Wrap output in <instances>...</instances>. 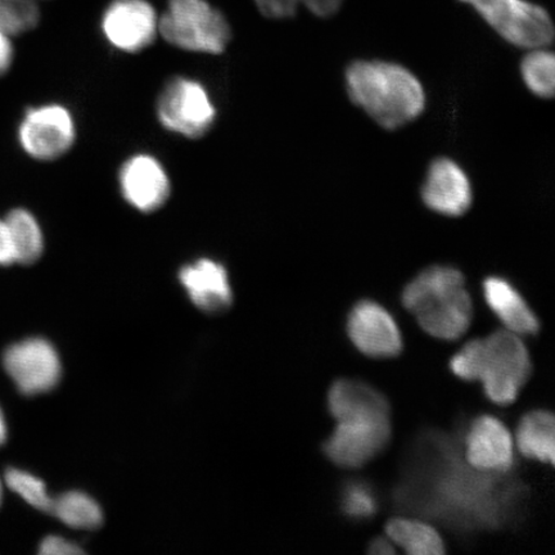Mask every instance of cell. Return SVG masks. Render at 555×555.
<instances>
[{
    "instance_id": "cell-1",
    "label": "cell",
    "mask_w": 555,
    "mask_h": 555,
    "mask_svg": "<svg viewBox=\"0 0 555 555\" xmlns=\"http://www.w3.org/2000/svg\"><path fill=\"white\" fill-rule=\"evenodd\" d=\"M350 101L386 130H398L425 113L427 96L411 69L382 60H358L345 72Z\"/></svg>"
},
{
    "instance_id": "cell-2",
    "label": "cell",
    "mask_w": 555,
    "mask_h": 555,
    "mask_svg": "<svg viewBox=\"0 0 555 555\" xmlns=\"http://www.w3.org/2000/svg\"><path fill=\"white\" fill-rule=\"evenodd\" d=\"M450 370L464 380H480L490 401L509 405L529 380L532 365L516 333L503 330L464 345L451 358Z\"/></svg>"
},
{
    "instance_id": "cell-3",
    "label": "cell",
    "mask_w": 555,
    "mask_h": 555,
    "mask_svg": "<svg viewBox=\"0 0 555 555\" xmlns=\"http://www.w3.org/2000/svg\"><path fill=\"white\" fill-rule=\"evenodd\" d=\"M401 304L415 315L423 331L448 341L461 338L474 319L466 278L450 266L422 270L402 291Z\"/></svg>"
},
{
    "instance_id": "cell-4",
    "label": "cell",
    "mask_w": 555,
    "mask_h": 555,
    "mask_svg": "<svg viewBox=\"0 0 555 555\" xmlns=\"http://www.w3.org/2000/svg\"><path fill=\"white\" fill-rule=\"evenodd\" d=\"M158 34L179 50L205 54L223 53L232 38L228 20L207 0H169Z\"/></svg>"
},
{
    "instance_id": "cell-5",
    "label": "cell",
    "mask_w": 555,
    "mask_h": 555,
    "mask_svg": "<svg viewBox=\"0 0 555 555\" xmlns=\"http://www.w3.org/2000/svg\"><path fill=\"white\" fill-rule=\"evenodd\" d=\"M469 4L492 30L509 44L532 50L554 39L553 20L544 7L530 0H461Z\"/></svg>"
},
{
    "instance_id": "cell-6",
    "label": "cell",
    "mask_w": 555,
    "mask_h": 555,
    "mask_svg": "<svg viewBox=\"0 0 555 555\" xmlns=\"http://www.w3.org/2000/svg\"><path fill=\"white\" fill-rule=\"evenodd\" d=\"M217 115L207 89L194 79L173 78L158 96V121L173 134L204 137L214 127Z\"/></svg>"
},
{
    "instance_id": "cell-7",
    "label": "cell",
    "mask_w": 555,
    "mask_h": 555,
    "mask_svg": "<svg viewBox=\"0 0 555 555\" xmlns=\"http://www.w3.org/2000/svg\"><path fill=\"white\" fill-rule=\"evenodd\" d=\"M75 137L74 117L61 104L30 108L18 127L21 147L39 162H53L66 155Z\"/></svg>"
},
{
    "instance_id": "cell-8",
    "label": "cell",
    "mask_w": 555,
    "mask_h": 555,
    "mask_svg": "<svg viewBox=\"0 0 555 555\" xmlns=\"http://www.w3.org/2000/svg\"><path fill=\"white\" fill-rule=\"evenodd\" d=\"M390 439V418L338 421L323 451L338 467L360 468L384 451Z\"/></svg>"
},
{
    "instance_id": "cell-9",
    "label": "cell",
    "mask_w": 555,
    "mask_h": 555,
    "mask_svg": "<svg viewBox=\"0 0 555 555\" xmlns=\"http://www.w3.org/2000/svg\"><path fill=\"white\" fill-rule=\"evenodd\" d=\"M3 365L21 393L51 391L61 378L57 351L44 338H29L12 345L3 353Z\"/></svg>"
},
{
    "instance_id": "cell-10",
    "label": "cell",
    "mask_w": 555,
    "mask_h": 555,
    "mask_svg": "<svg viewBox=\"0 0 555 555\" xmlns=\"http://www.w3.org/2000/svg\"><path fill=\"white\" fill-rule=\"evenodd\" d=\"M102 31L116 50L142 52L158 34L156 10L147 0H114L103 13Z\"/></svg>"
},
{
    "instance_id": "cell-11",
    "label": "cell",
    "mask_w": 555,
    "mask_h": 555,
    "mask_svg": "<svg viewBox=\"0 0 555 555\" xmlns=\"http://www.w3.org/2000/svg\"><path fill=\"white\" fill-rule=\"evenodd\" d=\"M347 333L357 349L366 357L395 358L402 351V337L397 322L376 301L362 300L351 309L347 319Z\"/></svg>"
},
{
    "instance_id": "cell-12",
    "label": "cell",
    "mask_w": 555,
    "mask_h": 555,
    "mask_svg": "<svg viewBox=\"0 0 555 555\" xmlns=\"http://www.w3.org/2000/svg\"><path fill=\"white\" fill-rule=\"evenodd\" d=\"M421 197L429 210L442 217L460 218L474 203V190L460 164L449 157H437L428 166Z\"/></svg>"
},
{
    "instance_id": "cell-13",
    "label": "cell",
    "mask_w": 555,
    "mask_h": 555,
    "mask_svg": "<svg viewBox=\"0 0 555 555\" xmlns=\"http://www.w3.org/2000/svg\"><path fill=\"white\" fill-rule=\"evenodd\" d=\"M119 185L124 199L144 214L157 211L170 197L168 172L151 155H135L125 162L119 173Z\"/></svg>"
},
{
    "instance_id": "cell-14",
    "label": "cell",
    "mask_w": 555,
    "mask_h": 555,
    "mask_svg": "<svg viewBox=\"0 0 555 555\" xmlns=\"http://www.w3.org/2000/svg\"><path fill=\"white\" fill-rule=\"evenodd\" d=\"M466 457L476 470L505 474L515 462L508 429L495 416H478L470 423L466 436Z\"/></svg>"
},
{
    "instance_id": "cell-15",
    "label": "cell",
    "mask_w": 555,
    "mask_h": 555,
    "mask_svg": "<svg viewBox=\"0 0 555 555\" xmlns=\"http://www.w3.org/2000/svg\"><path fill=\"white\" fill-rule=\"evenodd\" d=\"M179 281L198 309L219 312L231 307L232 287L221 263L211 259H198L180 270Z\"/></svg>"
},
{
    "instance_id": "cell-16",
    "label": "cell",
    "mask_w": 555,
    "mask_h": 555,
    "mask_svg": "<svg viewBox=\"0 0 555 555\" xmlns=\"http://www.w3.org/2000/svg\"><path fill=\"white\" fill-rule=\"evenodd\" d=\"M330 412L338 421L390 418L391 406L384 393L362 380L338 379L328 392Z\"/></svg>"
},
{
    "instance_id": "cell-17",
    "label": "cell",
    "mask_w": 555,
    "mask_h": 555,
    "mask_svg": "<svg viewBox=\"0 0 555 555\" xmlns=\"http://www.w3.org/2000/svg\"><path fill=\"white\" fill-rule=\"evenodd\" d=\"M483 294L490 309L495 312L508 331L527 336L537 335L540 331L535 312L504 278H486Z\"/></svg>"
},
{
    "instance_id": "cell-18",
    "label": "cell",
    "mask_w": 555,
    "mask_h": 555,
    "mask_svg": "<svg viewBox=\"0 0 555 555\" xmlns=\"http://www.w3.org/2000/svg\"><path fill=\"white\" fill-rule=\"evenodd\" d=\"M554 415L546 411L527 413L517 429V446L525 456L554 464Z\"/></svg>"
},
{
    "instance_id": "cell-19",
    "label": "cell",
    "mask_w": 555,
    "mask_h": 555,
    "mask_svg": "<svg viewBox=\"0 0 555 555\" xmlns=\"http://www.w3.org/2000/svg\"><path fill=\"white\" fill-rule=\"evenodd\" d=\"M386 532L395 544L411 555H441L446 545L434 527L406 518H393L386 526Z\"/></svg>"
},
{
    "instance_id": "cell-20",
    "label": "cell",
    "mask_w": 555,
    "mask_h": 555,
    "mask_svg": "<svg viewBox=\"0 0 555 555\" xmlns=\"http://www.w3.org/2000/svg\"><path fill=\"white\" fill-rule=\"evenodd\" d=\"M15 245L17 263L31 266L44 251V235L38 220L25 208H15L5 217Z\"/></svg>"
},
{
    "instance_id": "cell-21",
    "label": "cell",
    "mask_w": 555,
    "mask_h": 555,
    "mask_svg": "<svg viewBox=\"0 0 555 555\" xmlns=\"http://www.w3.org/2000/svg\"><path fill=\"white\" fill-rule=\"evenodd\" d=\"M51 515L73 529L94 530L103 522L100 505L85 492L72 491L53 499Z\"/></svg>"
},
{
    "instance_id": "cell-22",
    "label": "cell",
    "mask_w": 555,
    "mask_h": 555,
    "mask_svg": "<svg viewBox=\"0 0 555 555\" xmlns=\"http://www.w3.org/2000/svg\"><path fill=\"white\" fill-rule=\"evenodd\" d=\"M520 62V75L527 89L540 99H552L555 89L554 53L546 47L527 50Z\"/></svg>"
},
{
    "instance_id": "cell-23",
    "label": "cell",
    "mask_w": 555,
    "mask_h": 555,
    "mask_svg": "<svg viewBox=\"0 0 555 555\" xmlns=\"http://www.w3.org/2000/svg\"><path fill=\"white\" fill-rule=\"evenodd\" d=\"M40 11L35 0H0V30L16 37L38 26Z\"/></svg>"
},
{
    "instance_id": "cell-24",
    "label": "cell",
    "mask_w": 555,
    "mask_h": 555,
    "mask_svg": "<svg viewBox=\"0 0 555 555\" xmlns=\"http://www.w3.org/2000/svg\"><path fill=\"white\" fill-rule=\"evenodd\" d=\"M5 483L34 508L52 513L53 499L48 495L46 483L40 478L27 472L11 468L5 472Z\"/></svg>"
},
{
    "instance_id": "cell-25",
    "label": "cell",
    "mask_w": 555,
    "mask_h": 555,
    "mask_svg": "<svg viewBox=\"0 0 555 555\" xmlns=\"http://www.w3.org/2000/svg\"><path fill=\"white\" fill-rule=\"evenodd\" d=\"M341 509L346 516L357 519L376 515L378 503L371 486L360 481L347 483L343 491Z\"/></svg>"
},
{
    "instance_id": "cell-26",
    "label": "cell",
    "mask_w": 555,
    "mask_h": 555,
    "mask_svg": "<svg viewBox=\"0 0 555 555\" xmlns=\"http://www.w3.org/2000/svg\"><path fill=\"white\" fill-rule=\"evenodd\" d=\"M262 16L272 20L294 17L300 7V0H254Z\"/></svg>"
},
{
    "instance_id": "cell-27",
    "label": "cell",
    "mask_w": 555,
    "mask_h": 555,
    "mask_svg": "<svg viewBox=\"0 0 555 555\" xmlns=\"http://www.w3.org/2000/svg\"><path fill=\"white\" fill-rule=\"evenodd\" d=\"M39 553L43 555H76L85 554V551L65 539L48 537L41 541Z\"/></svg>"
},
{
    "instance_id": "cell-28",
    "label": "cell",
    "mask_w": 555,
    "mask_h": 555,
    "mask_svg": "<svg viewBox=\"0 0 555 555\" xmlns=\"http://www.w3.org/2000/svg\"><path fill=\"white\" fill-rule=\"evenodd\" d=\"M17 263L15 245L5 219H0V266L10 267Z\"/></svg>"
},
{
    "instance_id": "cell-29",
    "label": "cell",
    "mask_w": 555,
    "mask_h": 555,
    "mask_svg": "<svg viewBox=\"0 0 555 555\" xmlns=\"http://www.w3.org/2000/svg\"><path fill=\"white\" fill-rule=\"evenodd\" d=\"M345 0H300V4L312 15L321 18L335 16L341 10Z\"/></svg>"
},
{
    "instance_id": "cell-30",
    "label": "cell",
    "mask_w": 555,
    "mask_h": 555,
    "mask_svg": "<svg viewBox=\"0 0 555 555\" xmlns=\"http://www.w3.org/2000/svg\"><path fill=\"white\" fill-rule=\"evenodd\" d=\"M11 35L0 30V76L9 73L13 62Z\"/></svg>"
},
{
    "instance_id": "cell-31",
    "label": "cell",
    "mask_w": 555,
    "mask_h": 555,
    "mask_svg": "<svg viewBox=\"0 0 555 555\" xmlns=\"http://www.w3.org/2000/svg\"><path fill=\"white\" fill-rule=\"evenodd\" d=\"M371 554H395V550L390 541H387L384 538H378L376 540H373L370 546V550H367Z\"/></svg>"
},
{
    "instance_id": "cell-32",
    "label": "cell",
    "mask_w": 555,
    "mask_h": 555,
    "mask_svg": "<svg viewBox=\"0 0 555 555\" xmlns=\"http://www.w3.org/2000/svg\"><path fill=\"white\" fill-rule=\"evenodd\" d=\"M7 440V426L2 411H0V446Z\"/></svg>"
},
{
    "instance_id": "cell-33",
    "label": "cell",
    "mask_w": 555,
    "mask_h": 555,
    "mask_svg": "<svg viewBox=\"0 0 555 555\" xmlns=\"http://www.w3.org/2000/svg\"><path fill=\"white\" fill-rule=\"evenodd\" d=\"M0 502H2V485H0Z\"/></svg>"
}]
</instances>
